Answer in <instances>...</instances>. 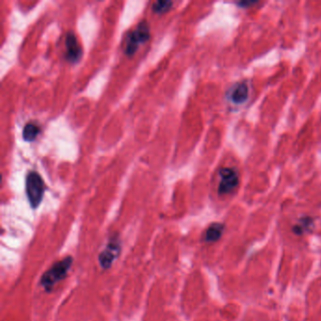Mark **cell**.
<instances>
[{"label": "cell", "mask_w": 321, "mask_h": 321, "mask_svg": "<svg viewBox=\"0 0 321 321\" xmlns=\"http://www.w3.org/2000/svg\"><path fill=\"white\" fill-rule=\"evenodd\" d=\"M224 230V225L222 223L215 222L209 225V227L206 229L204 239L206 242L213 243L218 241L222 235V233Z\"/></svg>", "instance_id": "ba28073f"}, {"label": "cell", "mask_w": 321, "mask_h": 321, "mask_svg": "<svg viewBox=\"0 0 321 321\" xmlns=\"http://www.w3.org/2000/svg\"><path fill=\"white\" fill-rule=\"evenodd\" d=\"M172 1H156L153 4V10L156 13H164L171 9Z\"/></svg>", "instance_id": "30bf717a"}, {"label": "cell", "mask_w": 321, "mask_h": 321, "mask_svg": "<svg viewBox=\"0 0 321 321\" xmlns=\"http://www.w3.org/2000/svg\"><path fill=\"white\" fill-rule=\"evenodd\" d=\"M149 37L150 31L147 23H140L138 27L127 35L125 44V54L128 56L133 55L138 50L140 45L144 44L149 39Z\"/></svg>", "instance_id": "3957f363"}, {"label": "cell", "mask_w": 321, "mask_h": 321, "mask_svg": "<svg viewBox=\"0 0 321 321\" xmlns=\"http://www.w3.org/2000/svg\"><path fill=\"white\" fill-rule=\"evenodd\" d=\"M74 258L66 256L63 259L56 262L53 266L47 269L43 276L41 277L40 285L46 292H51L56 285L64 280L68 275L69 270L73 266Z\"/></svg>", "instance_id": "6da1fadb"}, {"label": "cell", "mask_w": 321, "mask_h": 321, "mask_svg": "<svg viewBox=\"0 0 321 321\" xmlns=\"http://www.w3.org/2000/svg\"><path fill=\"white\" fill-rule=\"evenodd\" d=\"M66 58L68 61L76 62L81 57V47L79 46L78 39L74 32L70 31L66 35Z\"/></svg>", "instance_id": "8992f818"}, {"label": "cell", "mask_w": 321, "mask_h": 321, "mask_svg": "<svg viewBox=\"0 0 321 321\" xmlns=\"http://www.w3.org/2000/svg\"><path fill=\"white\" fill-rule=\"evenodd\" d=\"M122 246L119 236L112 235L107 244L106 248L100 253L98 256L100 266L104 269L111 268L114 261L119 257L121 254Z\"/></svg>", "instance_id": "277c9868"}, {"label": "cell", "mask_w": 321, "mask_h": 321, "mask_svg": "<svg viewBox=\"0 0 321 321\" xmlns=\"http://www.w3.org/2000/svg\"><path fill=\"white\" fill-rule=\"evenodd\" d=\"M311 224H312V220L310 218H303L302 220L299 221V223L296 226H294L293 231L297 234H301L308 229V227L310 226Z\"/></svg>", "instance_id": "8fae6325"}, {"label": "cell", "mask_w": 321, "mask_h": 321, "mask_svg": "<svg viewBox=\"0 0 321 321\" xmlns=\"http://www.w3.org/2000/svg\"><path fill=\"white\" fill-rule=\"evenodd\" d=\"M249 87L245 82L236 83L233 87L229 90L228 98L234 105H241L246 102L249 97Z\"/></svg>", "instance_id": "52a82bcc"}, {"label": "cell", "mask_w": 321, "mask_h": 321, "mask_svg": "<svg viewBox=\"0 0 321 321\" xmlns=\"http://www.w3.org/2000/svg\"><path fill=\"white\" fill-rule=\"evenodd\" d=\"M40 133V128L33 122H29L23 129V138L26 142H33Z\"/></svg>", "instance_id": "9c48e42d"}, {"label": "cell", "mask_w": 321, "mask_h": 321, "mask_svg": "<svg viewBox=\"0 0 321 321\" xmlns=\"http://www.w3.org/2000/svg\"><path fill=\"white\" fill-rule=\"evenodd\" d=\"M26 191L30 205L33 208L38 207L45 194V183L39 174L31 172L28 175L26 179Z\"/></svg>", "instance_id": "7a4b0ae2"}, {"label": "cell", "mask_w": 321, "mask_h": 321, "mask_svg": "<svg viewBox=\"0 0 321 321\" xmlns=\"http://www.w3.org/2000/svg\"><path fill=\"white\" fill-rule=\"evenodd\" d=\"M219 193L221 195L229 194L237 188L239 177L237 172L233 168H222L220 171Z\"/></svg>", "instance_id": "5b68a950"}]
</instances>
